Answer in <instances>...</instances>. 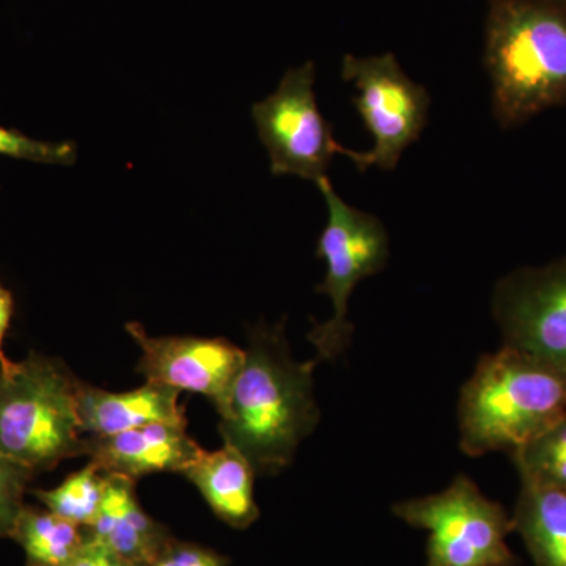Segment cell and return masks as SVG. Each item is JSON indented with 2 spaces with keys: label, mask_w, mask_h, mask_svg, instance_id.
<instances>
[{
  "label": "cell",
  "mask_w": 566,
  "mask_h": 566,
  "mask_svg": "<svg viewBox=\"0 0 566 566\" xmlns=\"http://www.w3.org/2000/svg\"><path fill=\"white\" fill-rule=\"evenodd\" d=\"M297 363L283 324H260L249 335L245 360L221 415L223 444L240 450L256 474H277L319 420L314 370Z\"/></svg>",
  "instance_id": "6da1fadb"
},
{
  "label": "cell",
  "mask_w": 566,
  "mask_h": 566,
  "mask_svg": "<svg viewBox=\"0 0 566 566\" xmlns=\"http://www.w3.org/2000/svg\"><path fill=\"white\" fill-rule=\"evenodd\" d=\"M485 66L504 129L566 104V3L488 0Z\"/></svg>",
  "instance_id": "7a4b0ae2"
},
{
  "label": "cell",
  "mask_w": 566,
  "mask_h": 566,
  "mask_svg": "<svg viewBox=\"0 0 566 566\" xmlns=\"http://www.w3.org/2000/svg\"><path fill=\"white\" fill-rule=\"evenodd\" d=\"M566 415V376L502 345L476 364L458 403L464 455L515 453Z\"/></svg>",
  "instance_id": "3957f363"
},
{
  "label": "cell",
  "mask_w": 566,
  "mask_h": 566,
  "mask_svg": "<svg viewBox=\"0 0 566 566\" xmlns=\"http://www.w3.org/2000/svg\"><path fill=\"white\" fill-rule=\"evenodd\" d=\"M77 386L65 365L40 353L0 370V455L35 475L82 455Z\"/></svg>",
  "instance_id": "277c9868"
},
{
  "label": "cell",
  "mask_w": 566,
  "mask_h": 566,
  "mask_svg": "<svg viewBox=\"0 0 566 566\" xmlns=\"http://www.w3.org/2000/svg\"><path fill=\"white\" fill-rule=\"evenodd\" d=\"M315 185L327 208L326 226L316 245V256L326 262V275L316 292L326 294L333 303V316L324 323L314 322L307 335L319 363L340 356L352 344L354 326L348 319L349 297L364 279L385 270L390 240L385 223L370 212L346 203L329 177Z\"/></svg>",
  "instance_id": "5b68a950"
},
{
  "label": "cell",
  "mask_w": 566,
  "mask_h": 566,
  "mask_svg": "<svg viewBox=\"0 0 566 566\" xmlns=\"http://www.w3.org/2000/svg\"><path fill=\"white\" fill-rule=\"evenodd\" d=\"M408 526L428 532L424 566H516L510 549L512 516L468 475H458L441 493L392 506Z\"/></svg>",
  "instance_id": "8992f818"
},
{
  "label": "cell",
  "mask_w": 566,
  "mask_h": 566,
  "mask_svg": "<svg viewBox=\"0 0 566 566\" xmlns=\"http://www.w3.org/2000/svg\"><path fill=\"white\" fill-rule=\"evenodd\" d=\"M342 77L357 88L353 103L374 137L368 151L346 148L359 172L378 167L392 170L401 155L427 126L430 95L401 69L392 52L381 55H345Z\"/></svg>",
  "instance_id": "52a82bcc"
},
{
  "label": "cell",
  "mask_w": 566,
  "mask_h": 566,
  "mask_svg": "<svg viewBox=\"0 0 566 566\" xmlns=\"http://www.w3.org/2000/svg\"><path fill=\"white\" fill-rule=\"evenodd\" d=\"M252 118L275 177L316 182L327 177L335 155L345 156L316 102L314 62L286 71L275 92L253 104Z\"/></svg>",
  "instance_id": "ba28073f"
},
{
  "label": "cell",
  "mask_w": 566,
  "mask_h": 566,
  "mask_svg": "<svg viewBox=\"0 0 566 566\" xmlns=\"http://www.w3.org/2000/svg\"><path fill=\"white\" fill-rule=\"evenodd\" d=\"M491 312L502 345L566 376V255L504 275L495 283Z\"/></svg>",
  "instance_id": "9c48e42d"
},
{
  "label": "cell",
  "mask_w": 566,
  "mask_h": 566,
  "mask_svg": "<svg viewBox=\"0 0 566 566\" xmlns=\"http://www.w3.org/2000/svg\"><path fill=\"white\" fill-rule=\"evenodd\" d=\"M140 346L137 371L147 382L205 395L221 416L243 368L245 349L226 338L150 337L140 323L126 324Z\"/></svg>",
  "instance_id": "30bf717a"
},
{
  "label": "cell",
  "mask_w": 566,
  "mask_h": 566,
  "mask_svg": "<svg viewBox=\"0 0 566 566\" xmlns=\"http://www.w3.org/2000/svg\"><path fill=\"white\" fill-rule=\"evenodd\" d=\"M188 424L150 423L136 430L84 439L82 455L91 457L104 474L137 480L155 472H181L202 447L186 431Z\"/></svg>",
  "instance_id": "8fae6325"
},
{
  "label": "cell",
  "mask_w": 566,
  "mask_h": 566,
  "mask_svg": "<svg viewBox=\"0 0 566 566\" xmlns=\"http://www.w3.org/2000/svg\"><path fill=\"white\" fill-rule=\"evenodd\" d=\"M180 392L155 382L123 394L107 392L81 381L77 386V415L82 433L88 436L104 438L150 423L188 424Z\"/></svg>",
  "instance_id": "7c38bea8"
},
{
  "label": "cell",
  "mask_w": 566,
  "mask_h": 566,
  "mask_svg": "<svg viewBox=\"0 0 566 566\" xmlns=\"http://www.w3.org/2000/svg\"><path fill=\"white\" fill-rule=\"evenodd\" d=\"M136 480L106 474L102 509L88 538L139 566H150L166 546L163 531L142 510L134 493Z\"/></svg>",
  "instance_id": "4fadbf2b"
},
{
  "label": "cell",
  "mask_w": 566,
  "mask_h": 566,
  "mask_svg": "<svg viewBox=\"0 0 566 566\" xmlns=\"http://www.w3.org/2000/svg\"><path fill=\"white\" fill-rule=\"evenodd\" d=\"M182 474L199 488L212 512L230 526L244 528L259 517L253 497L255 469L234 447L223 444L212 452L200 450Z\"/></svg>",
  "instance_id": "5bb4252c"
},
{
  "label": "cell",
  "mask_w": 566,
  "mask_h": 566,
  "mask_svg": "<svg viewBox=\"0 0 566 566\" xmlns=\"http://www.w3.org/2000/svg\"><path fill=\"white\" fill-rule=\"evenodd\" d=\"M513 532L526 545L535 566H566V490L521 480Z\"/></svg>",
  "instance_id": "9a60e30c"
},
{
  "label": "cell",
  "mask_w": 566,
  "mask_h": 566,
  "mask_svg": "<svg viewBox=\"0 0 566 566\" xmlns=\"http://www.w3.org/2000/svg\"><path fill=\"white\" fill-rule=\"evenodd\" d=\"M11 538L20 543L31 566H66L85 542L76 524L31 506L22 509Z\"/></svg>",
  "instance_id": "2e32d148"
},
{
  "label": "cell",
  "mask_w": 566,
  "mask_h": 566,
  "mask_svg": "<svg viewBox=\"0 0 566 566\" xmlns=\"http://www.w3.org/2000/svg\"><path fill=\"white\" fill-rule=\"evenodd\" d=\"M106 474L98 464L88 463L81 471L66 476L52 490H35L33 495L51 513L80 527H91L102 509Z\"/></svg>",
  "instance_id": "e0dca14e"
},
{
  "label": "cell",
  "mask_w": 566,
  "mask_h": 566,
  "mask_svg": "<svg viewBox=\"0 0 566 566\" xmlns=\"http://www.w3.org/2000/svg\"><path fill=\"white\" fill-rule=\"evenodd\" d=\"M512 457L521 480L566 490V415Z\"/></svg>",
  "instance_id": "ac0fdd59"
},
{
  "label": "cell",
  "mask_w": 566,
  "mask_h": 566,
  "mask_svg": "<svg viewBox=\"0 0 566 566\" xmlns=\"http://www.w3.org/2000/svg\"><path fill=\"white\" fill-rule=\"evenodd\" d=\"M0 155L29 163L71 166L76 161L77 148L73 142L36 140L0 126Z\"/></svg>",
  "instance_id": "d6986e66"
},
{
  "label": "cell",
  "mask_w": 566,
  "mask_h": 566,
  "mask_svg": "<svg viewBox=\"0 0 566 566\" xmlns=\"http://www.w3.org/2000/svg\"><path fill=\"white\" fill-rule=\"evenodd\" d=\"M33 472L10 458L0 455V536H11L22 509Z\"/></svg>",
  "instance_id": "ffe728a7"
},
{
  "label": "cell",
  "mask_w": 566,
  "mask_h": 566,
  "mask_svg": "<svg viewBox=\"0 0 566 566\" xmlns=\"http://www.w3.org/2000/svg\"><path fill=\"white\" fill-rule=\"evenodd\" d=\"M150 566H223V560L199 546L166 543Z\"/></svg>",
  "instance_id": "44dd1931"
},
{
  "label": "cell",
  "mask_w": 566,
  "mask_h": 566,
  "mask_svg": "<svg viewBox=\"0 0 566 566\" xmlns=\"http://www.w3.org/2000/svg\"><path fill=\"white\" fill-rule=\"evenodd\" d=\"M66 566H139L133 564V562L125 560V558L118 557L117 554L112 553L106 546L99 545V543L93 542L87 538L76 556L71 558L70 564Z\"/></svg>",
  "instance_id": "7402d4cb"
},
{
  "label": "cell",
  "mask_w": 566,
  "mask_h": 566,
  "mask_svg": "<svg viewBox=\"0 0 566 566\" xmlns=\"http://www.w3.org/2000/svg\"><path fill=\"white\" fill-rule=\"evenodd\" d=\"M13 294L0 285V370L9 371L13 368V360L3 353V338H6L7 331H9L11 318H13Z\"/></svg>",
  "instance_id": "603a6c76"
},
{
  "label": "cell",
  "mask_w": 566,
  "mask_h": 566,
  "mask_svg": "<svg viewBox=\"0 0 566 566\" xmlns=\"http://www.w3.org/2000/svg\"><path fill=\"white\" fill-rule=\"evenodd\" d=\"M553 2L566 3V0H553Z\"/></svg>",
  "instance_id": "cb8c5ba5"
}]
</instances>
